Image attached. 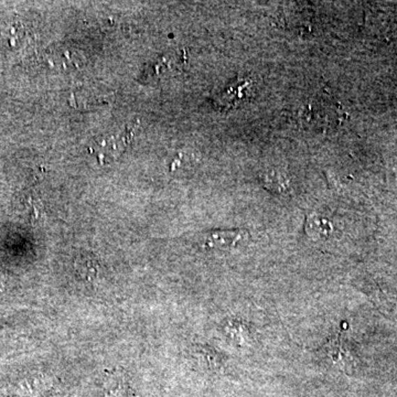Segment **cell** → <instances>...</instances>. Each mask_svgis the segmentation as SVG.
<instances>
[{
  "label": "cell",
  "instance_id": "1",
  "mask_svg": "<svg viewBox=\"0 0 397 397\" xmlns=\"http://www.w3.org/2000/svg\"><path fill=\"white\" fill-rule=\"evenodd\" d=\"M256 92V82L250 75H241L230 82L216 96L218 107L223 110L237 108L250 100Z\"/></svg>",
  "mask_w": 397,
  "mask_h": 397
},
{
  "label": "cell",
  "instance_id": "2",
  "mask_svg": "<svg viewBox=\"0 0 397 397\" xmlns=\"http://www.w3.org/2000/svg\"><path fill=\"white\" fill-rule=\"evenodd\" d=\"M345 116L339 105L328 100H311L303 110V119L306 124L318 128L336 126Z\"/></svg>",
  "mask_w": 397,
  "mask_h": 397
},
{
  "label": "cell",
  "instance_id": "3",
  "mask_svg": "<svg viewBox=\"0 0 397 397\" xmlns=\"http://www.w3.org/2000/svg\"><path fill=\"white\" fill-rule=\"evenodd\" d=\"M250 241V233L245 230L210 232L203 239V248L212 250H233Z\"/></svg>",
  "mask_w": 397,
  "mask_h": 397
},
{
  "label": "cell",
  "instance_id": "4",
  "mask_svg": "<svg viewBox=\"0 0 397 397\" xmlns=\"http://www.w3.org/2000/svg\"><path fill=\"white\" fill-rule=\"evenodd\" d=\"M262 183L264 188L276 193V195H287L292 191V182L290 177L280 169H271L262 174Z\"/></svg>",
  "mask_w": 397,
  "mask_h": 397
},
{
  "label": "cell",
  "instance_id": "5",
  "mask_svg": "<svg viewBox=\"0 0 397 397\" xmlns=\"http://www.w3.org/2000/svg\"><path fill=\"white\" fill-rule=\"evenodd\" d=\"M74 273L84 282H93L98 275V262L87 253L80 254L74 261Z\"/></svg>",
  "mask_w": 397,
  "mask_h": 397
},
{
  "label": "cell",
  "instance_id": "6",
  "mask_svg": "<svg viewBox=\"0 0 397 397\" xmlns=\"http://www.w3.org/2000/svg\"><path fill=\"white\" fill-rule=\"evenodd\" d=\"M306 231L308 235L315 239H326L332 231V225L327 218L313 214L308 216Z\"/></svg>",
  "mask_w": 397,
  "mask_h": 397
}]
</instances>
